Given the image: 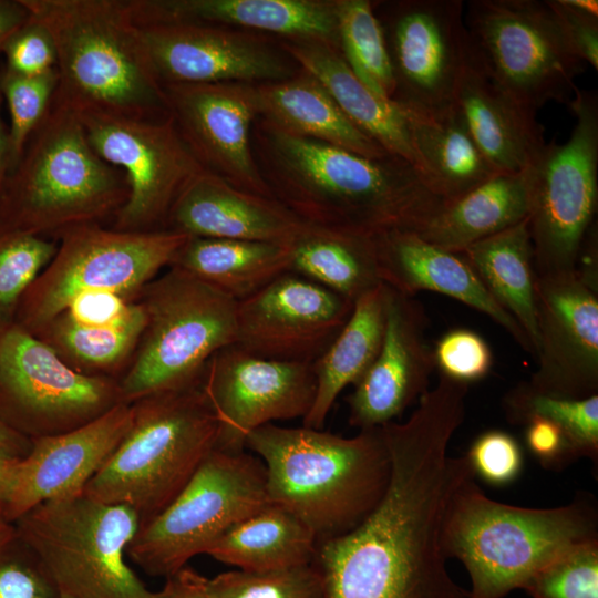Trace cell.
<instances>
[{
  "instance_id": "1",
  "label": "cell",
  "mask_w": 598,
  "mask_h": 598,
  "mask_svg": "<svg viewBox=\"0 0 598 598\" xmlns=\"http://www.w3.org/2000/svg\"><path fill=\"white\" fill-rule=\"evenodd\" d=\"M251 143L274 198L312 226L364 236L415 231L445 204L420 169L394 155L365 157L260 116Z\"/></svg>"
},
{
  "instance_id": "2",
  "label": "cell",
  "mask_w": 598,
  "mask_h": 598,
  "mask_svg": "<svg viewBox=\"0 0 598 598\" xmlns=\"http://www.w3.org/2000/svg\"><path fill=\"white\" fill-rule=\"evenodd\" d=\"M262 461L269 502L301 519L318 544L361 524L382 499L391 458L381 426L352 437L272 423L246 439Z\"/></svg>"
},
{
  "instance_id": "3",
  "label": "cell",
  "mask_w": 598,
  "mask_h": 598,
  "mask_svg": "<svg viewBox=\"0 0 598 598\" xmlns=\"http://www.w3.org/2000/svg\"><path fill=\"white\" fill-rule=\"evenodd\" d=\"M50 32L58 85L52 104L75 114L169 115L130 0H21Z\"/></svg>"
},
{
  "instance_id": "4",
  "label": "cell",
  "mask_w": 598,
  "mask_h": 598,
  "mask_svg": "<svg viewBox=\"0 0 598 598\" xmlns=\"http://www.w3.org/2000/svg\"><path fill=\"white\" fill-rule=\"evenodd\" d=\"M475 478L470 476L454 492L442 527L446 558L458 559L468 573L470 598H504L560 555L598 540L592 502L512 506L487 497Z\"/></svg>"
},
{
  "instance_id": "5",
  "label": "cell",
  "mask_w": 598,
  "mask_h": 598,
  "mask_svg": "<svg viewBox=\"0 0 598 598\" xmlns=\"http://www.w3.org/2000/svg\"><path fill=\"white\" fill-rule=\"evenodd\" d=\"M127 195L124 174L93 151L79 116L52 104L0 186V223L58 238L113 218Z\"/></svg>"
},
{
  "instance_id": "6",
  "label": "cell",
  "mask_w": 598,
  "mask_h": 598,
  "mask_svg": "<svg viewBox=\"0 0 598 598\" xmlns=\"http://www.w3.org/2000/svg\"><path fill=\"white\" fill-rule=\"evenodd\" d=\"M131 405L127 432L83 493L132 507L143 524L175 498L216 448L218 422L200 384Z\"/></svg>"
},
{
  "instance_id": "7",
  "label": "cell",
  "mask_w": 598,
  "mask_h": 598,
  "mask_svg": "<svg viewBox=\"0 0 598 598\" xmlns=\"http://www.w3.org/2000/svg\"><path fill=\"white\" fill-rule=\"evenodd\" d=\"M137 299L146 322L118 380L124 403L199 385L209 359L236 342L238 302L182 269L168 267Z\"/></svg>"
},
{
  "instance_id": "8",
  "label": "cell",
  "mask_w": 598,
  "mask_h": 598,
  "mask_svg": "<svg viewBox=\"0 0 598 598\" xmlns=\"http://www.w3.org/2000/svg\"><path fill=\"white\" fill-rule=\"evenodd\" d=\"M61 595L71 598H156L125 560L141 526L130 506L84 493L44 502L14 523Z\"/></svg>"
},
{
  "instance_id": "9",
  "label": "cell",
  "mask_w": 598,
  "mask_h": 598,
  "mask_svg": "<svg viewBox=\"0 0 598 598\" xmlns=\"http://www.w3.org/2000/svg\"><path fill=\"white\" fill-rule=\"evenodd\" d=\"M269 503L258 456L214 448L175 498L141 524L126 555L148 575L167 578Z\"/></svg>"
},
{
  "instance_id": "10",
  "label": "cell",
  "mask_w": 598,
  "mask_h": 598,
  "mask_svg": "<svg viewBox=\"0 0 598 598\" xmlns=\"http://www.w3.org/2000/svg\"><path fill=\"white\" fill-rule=\"evenodd\" d=\"M464 22L473 53L493 83L524 110L569 104L586 64L547 0H470Z\"/></svg>"
},
{
  "instance_id": "11",
  "label": "cell",
  "mask_w": 598,
  "mask_h": 598,
  "mask_svg": "<svg viewBox=\"0 0 598 598\" xmlns=\"http://www.w3.org/2000/svg\"><path fill=\"white\" fill-rule=\"evenodd\" d=\"M188 238L173 230L123 231L81 225L56 238V251L22 296L16 323L35 334L76 296L113 291L137 298L168 268Z\"/></svg>"
},
{
  "instance_id": "12",
  "label": "cell",
  "mask_w": 598,
  "mask_h": 598,
  "mask_svg": "<svg viewBox=\"0 0 598 598\" xmlns=\"http://www.w3.org/2000/svg\"><path fill=\"white\" fill-rule=\"evenodd\" d=\"M565 143H547L535 166L528 215L537 275L574 270L598 204V97L576 89Z\"/></svg>"
},
{
  "instance_id": "13",
  "label": "cell",
  "mask_w": 598,
  "mask_h": 598,
  "mask_svg": "<svg viewBox=\"0 0 598 598\" xmlns=\"http://www.w3.org/2000/svg\"><path fill=\"white\" fill-rule=\"evenodd\" d=\"M120 403L118 380L75 371L16 322L0 331V419L19 433H64Z\"/></svg>"
},
{
  "instance_id": "14",
  "label": "cell",
  "mask_w": 598,
  "mask_h": 598,
  "mask_svg": "<svg viewBox=\"0 0 598 598\" xmlns=\"http://www.w3.org/2000/svg\"><path fill=\"white\" fill-rule=\"evenodd\" d=\"M93 151L125 176L128 195L113 217L123 231L164 230L173 204L206 171L171 115L137 118L84 112L76 114Z\"/></svg>"
},
{
  "instance_id": "15",
  "label": "cell",
  "mask_w": 598,
  "mask_h": 598,
  "mask_svg": "<svg viewBox=\"0 0 598 598\" xmlns=\"http://www.w3.org/2000/svg\"><path fill=\"white\" fill-rule=\"evenodd\" d=\"M382 6L385 10L375 14L392 65V101L423 117L447 113L455 106L471 52L464 2L404 0Z\"/></svg>"
},
{
  "instance_id": "16",
  "label": "cell",
  "mask_w": 598,
  "mask_h": 598,
  "mask_svg": "<svg viewBox=\"0 0 598 598\" xmlns=\"http://www.w3.org/2000/svg\"><path fill=\"white\" fill-rule=\"evenodd\" d=\"M135 22L163 85L260 84L289 79L300 70L279 42L262 33L195 21Z\"/></svg>"
},
{
  "instance_id": "17",
  "label": "cell",
  "mask_w": 598,
  "mask_h": 598,
  "mask_svg": "<svg viewBox=\"0 0 598 598\" xmlns=\"http://www.w3.org/2000/svg\"><path fill=\"white\" fill-rule=\"evenodd\" d=\"M200 388L217 419L216 448L245 451L247 436L279 420L303 419L315 401L312 363L271 360L230 344L207 362Z\"/></svg>"
},
{
  "instance_id": "18",
  "label": "cell",
  "mask_w": 598,
  "mask_h": 598,
  "mask_svg": "<svg viewBox=\"0 0 598 598\" xmlns=\"http://www.w3.org/2000/svg\"><path fill=\"white\" fill-rule=\"evenodd\" d=\"M537 369L526 385L538 393L598 394L597 279L579 269L535 277Z\"/></svg>"
},
{
  "instance_id": "19",
  "label": "cell",
  "mask_w": 598,
  "mask_h": 598,
  "mask_svg": "<svg viewBox=\"0 0 598 598\" xmlns=\"http://www.w3.org/2000/svg\"><path fill=\"white\" fill-rule=\"evenodd\" d=\"M354 302L285 272L237 303L235 344L271 360L313 363L349 319Z\"/></svg>"
},
{
  "instance_id": "20",
  "label": "cell",
  "mask_w": 598,
  "mask_h": 598,
  "mask_svg": "<svg viewBox=\"0 0 598 598\" xmlns=\"http://www.w3.org/2000/svg\"><path fill=\"white\" fill-rule=\"evenodd\" d=\"M163 87L169 115L202 166L241 190L274 198L252 151L251 128L258 116L255 84Z\"/></svg>"
},
{
  "instance_id": "21",
  "label": "cell",
  "mask_w": 598,
  "mask_h": 598,
  "mask_svg": "<svg viewBox=\"0 0 598 598\" xmlns=\"http://www.w3.org/2000/svg\"><path fill=\"white\" fill-rule=\"evenodd\" d=\"M426 326L423 306L388 286L381 349L347 399L351 426L365 430L394 422L429 390L435 363Z\"/></svg>"
},
{
  "instance_id": "22",
  "label": "cell",
  "mask_w": 598,
  "mask_h": 598,
  "mask_svg": "<svg viewBox=\"0 0 598 598\" xmlns=\"http://www.w3.org/2000/svg\"><path fill=\"white\" fill-rule=\"evenodd\" d=\"M132 405L120 403L71 431L31 439L14 473L4 519L13 524L33 507L82 494L127 432Z\"/></svg>"
},
{
  "instance_id": "23",
  "label": "cell",
  "mask_w": 598,
  "mask_h": 598,
  "mask_svg": "<svg viewBox=\"0 0 598 598\" xmlns=\"http://www.w3.org/2000/svg\"><path fill=\"white\" fill-rule=\"evenodd\" d=\"M379 276L390 288L414 297L434 291L488 316L527 352L533 349L517 321L489 295L458 254L427 243L413 230L389 229L373 236Z\"/></svg>"
},
{
  "instance_id": "24",
  "label": "cell",
  "mask_w": 598,
  "mask_h": 598,
  "mask_svg": "<svg viewBox=\"0 0 598 598\" xmlns=\"http://www.w3.org/2000/svg\"><path fill=\"white\" fill-rule=\"evenodd\" d=\"M303 226L278 200L241 190L204 171L176 198L165 229L193 237L289 245Z\"/></svg>"
},
{
  "instance_id": "25",
  "label": "cell",
  "mask_w": 598,
  "mask_h": 598,
  "mask_svg": "<svg viewBox=\"0 0 598 598\" xmlns=\"http://www.w3.org/2000/svg\"><path fill=\"white\" fill-rule=\"evenodd\" d=\"M137 21L225 25L339 49L337 0H131Z\"/></svg>"
},
{
  "instance_id": "26",
  "label": "cell",
  "mask_w": 598,
  "mask_h": 598,
  "mask_svg": "<svg viewBox=\"0 0 598 598\" xmlns=\"http://www.w3.org/2000/svg\"><path fill=\"white\" fill-rule=\"evenodd\" d=\"M455 106L476 146L498 173L535 165L547 145L533 114L499 90L476 60L472 45Z\"/></svg>"
},
{
  "instance_id": "27",
  "label": "cell",
  "mask_w": 598,
  "mask_h": 598,
  "mask_svg": "<svg viewBox=\"0 0 598 598\" xmlns=\"http://www.w3.org/2000/svg\"><path fill=\"white\" fill-rule=\"evenodd\" d=\"M278 42L300 69L321 83L361 132L389 154L421 171L406 112L392 100L383 99L367 87L351 71L338 48L317 41L280 39Z\"/></svg>"
},
{
  "instance_id": "28",
  "label": "cell",
  "mask_w": 598,
  "mask_h": 598,
  "mask_svg": "<svg viewBox=\"0 0 598 598\" xmlns=\"http://www.w3.org/2000/svg\"><path fill=\"white\" fill-rule=\"evenodd\" d=\"M535 165L518 173H498L461 197L445 203L416 233L445 250L502 233L529 215Z\"/></svg>"
},
{
  "instance_id": "29",
  "label": "cell",
  "mask_w": 598,
  "mask_h": 598,
  "mask_svg": "<svg viewBox=\"0 0 598 598\" xmlns=\"http://www.w3.org/2000/svg\"><path fill=\"white\" fill-rule=\"evenodd\" d=\"M258 116L278 128L371 158L389 154L361 132L311 74L300 69L293 76L255 84Z\"/></svg>"
},
{
  "instance_id": "30",
  "label": "cell",
  "mask_w": 598,
  "mask_h": 598,
  "mask_svg": "<svg viewBox=\"0 0 598 598\" xmlns=\"http://www.w3.org/2000/svg\"><path fill=\"white\" fill-rule=\"evenodd\" d=\"M386 301L384 283L359 297L341 331L312 363L317 389L303 426L323 429L341 391L354 385L375 360L384 337Z\"/></svg>"
},
{
  "instance_id": "31",
  "label": "cell",
  "mask_w": 598,
  "mask_h": 598,
  "mask_svg": "<svg viewBox=\"0 0 598 598\" xmlns=\"http://www.w3.org/2000/svg\"><path fill=\"white\" fill-rule=\"evenodd\" d=\"M288 245L188 236L169 267L241 301L289 271Z\"/></svg>"
},
{
  "instance_id": "32",
  "label": "cell",
  "mask_w": 598,
  "mask_h": 598,
  "mask_svg": "<svg viewBox=\"0 0 598 598\" xmlns=\"http://www.w3.org/2000/svg\"><path fill=\"white\" fill-rule=\"evenodd\" d=\"M474 269L494 300L520 326L536 357L538 327L534 247L528 217L458 252Z\"/></svg>"
},
{
  "instance_id": "33",
  "label": "cell",
  "mask_w": 598,
  "mask_h": 598,
  "mask_svg": "<svg viewBox=\"0 0 598 598\" xmlns=\"http://www.w3.org/2000/svg\"><path fill=\"white\" fill-rule=\"evenodd\" d=\"M318 540L286 508L269 503L216 539L205 554L248 571L276 570L315 560Z\"/></svg>"
},
{
  "instance_id": "34",
  "label": "cell",
  "mask_w": 598,
  "mask_h": 598,
  "mask_svg": "<svg viewBox=\"0 0 598 598\" xmlns=\"http://www.w3.org/2000/svg\"><path fill=\"white\" fill-rule=\"evenodd\" d=\"M289 271L354 302L383 283L379 276L373 236L312 226L288 245Z\"/></svg>"
},
{
  "instance_id": "35",
  "label": "cell",
  "mask_w": 598,
  "mask_h": 598,
  "mask_svg": "<svg viewBox=\"0 0 598 598\" xmlns=\"http://www.w3.org/2000/svg\"><path fill=\"white\" fill-rule=\"evenodd\" d=\"M405 112L421 171L445 203L498 174L476 146L456 106L435 117Z\"/></svg>"
},
{
  "instance_id": "36",
  "label": "cell",
  "mask_w": 598,
  "mask_h": 598,
  "mask_svg": "<svg viewBox=\"0 0 598 598\" xmlns=\"http://www.w3.org/2000/svg\"><path fill=\"white\" fill-rule=\"evenodd\" d=\"M145 322L144 308L132 320L110 327L80 326L59 315L34 336L75 371L120 380L135 353Z\"/></svg>"
},
{
  "instance_id": "37",
  "label": "cell",
  "mask_w": 598,
  "mask_h": 598,
  "mask_svg": "<svg viewBox=\"0 0 598 598\" xmlns=\"http://www.w3.org/2000/svg\"><path fill=\"white\" fill-rule=\"evenodd\" d=\"M339 51L354 75L377 95L392 100L394 78L373 2L337 0Z\"/></svg>"
},
{
  "instance_id": "38",
  "label": "cell",
  "mask_w": 598,
  "mask_h": 598,
  "mask_svg": "<svg viewBox=\"0 0 598 598\" xmlns=\"http://www.w3.org/2000/svg\"><path fill=\"white\" fill-rule=\"evenodd\" d=\"M507 419L522 424L529 416H543L566 433L578 457L598 458V394L584 399L546 395L530 390L525 382L504 398Z\"/></svg>"
},
{
  "instance_id": "39",
  "label": "cell",
  "mask_w": 598,
  "mask_h": 598,
  "mask_svg": "<svg viewBox=\"0 0 598 598\" xmlns=\"http://www.w3.org/2000/svg\"><path fill=\"white\" fill-rule=\"evenodd\" d=\"M56 248L54 239L0 223V331L14 323L22 296L51 261Z\"/></svg>"
},
{
  "instance_id": "40",
  "label": "cell",
  "mask_w": 598,
  "mask_h": 598,
  "mask_svg": "<svg viewBox=\"0 0 598 598\" xmlns=\"http://www.w3.org/2000/svg\"><path fill=\"white\" fill-rule=\"evenodd\" d=\"M208 598H326L322 574L313 561L293 567L230 570L204 580Z\"/></svg>"
},
{
  "instance_id": "41",
  "label": "cell",
  "mask_w": 598,
  "mask_h": 598,
  "mask_svg": "<svg viewBox=\"0 0 598 598\" xmlns=\"http://www.w3.org/2000/svg\"><path fill=\"white\" fill-rule=\"evenodd\" d=\"M56 85V69L37 76L19 75L4 69L0 71V89L10 116V169L18 162L31 135L49 113Z\"/></svg>"
},
{
  "instance_id": "42",
  "label": "cell",
  "mask_w": 598,
  "mask_h": 598,
  "mask_svg": "<svg viewBox=\"0 0 598 598\" xmlns=\"http://www.w3.org/2000/svg\"><path fill=\"white\" fill-rule=\"evenodd\" d=\"M523 589L532 598H598V540L560 555Z\"/></svg>"
},
{
  "instance_id": "43",
  "label": "cell",
  "mask_w": 598,
  "mask_h": 598,
  "mask_svg": "<svg viewBox=\"0 0 598 598\" xmlns=\"http://www.w3.org/2000/svg\"><path fill=\"white\" fill-rule=\"evenodd\" d=\"M0 598H61L44 565L16 528L0 544Z\"/></svg>"
},
{
  "instance_id": "44",
  "label": "cell",
  "mask_w": 598,
  "mask_h": 598,
  "mask_svg": "<svg viewBox=\"0 0 598 598\" xmlns=\"http://www.w3.org/2000/svg\"><path fill=\"white\" fill-rule=\"evenodd\" d=\"M440 374L470 384L485 378L493 363L488 343L468 329H453L443 334L433 349Z\"/></svg>"
},
{
  "instance_id": "45",
  "label": "cell",
  "mask_w": 598,
  "mask_h": 598,
  "mask_svg": "<svg viewBox=\"0 0 598 598\" xmlns=\"http://www.w3.org/2000/svg\"><path fill=\"white\" fill-rule=\"evenodd\" d=\"M475 474L493 486L513 483L523 470V451L517 440L502 430L480 434L466 455Z\"/></svg>"
},
{
  "instance_id": "46",
  "label": "cell",
  "mask_w": 598,
  "mask_h": 598,
  "mask_svg": "<svg viewBox=\"0 0 598 598\" xmlns=\"http://www.w3.org/2000/svg\"><path fill=\"white\" fill-rule=\"evenodd\" d=\"M30 14V13H29ZM4 70L37 76L56 69V50L50 32L38 21L29 20L4 43Z\"/></svg>"
},
{
  "instance_id": "47",
  "label": "cell",
  "mask_w": 598,
  "mask_h": 598,
  "mask_svg": "<svg viewBox=\"0 0 598 598\" xmlns=\"http://www.w3.org/2000/svg\"><path fill=\"white\" fill-rule=\"evenodd\" d=\"M142 312L137 298L113 291H90L73 298L59 315L80 326L110 327L127 322Z\"/></svg>"
},
{
  "instance_id": "48",
  "label": "cell",
  "mask_w": 598,
  "mask_h": 598,
  "mask_svg": "<svg viewBox=\"0 0 598 598\" xmlns=\"http://www.w3.org/2000/svg\"><path fill=\"white\" fill-rule=\"evenodd\" d=\"M525 425V443L529 452L547 470H561L578 460L564 430L543 416H529Z\"/></svg>"
},
{
  "instance_id": "49",
  "label": "cell",
  "mask_w": 598,
  "mask_h": 598,
  "mask_svg": "<svg viewBox=\"0 0 598 598\" xmlns=\"http://www.w3.org/2000/svg\"><path fill=\"white\" fill-rule=\"evenodd\" d=\"M578 58L598 69V16L575 8L568 0H547Z\"/></svg>"
},
{
  "instance_id": "50",
  "label": "cell",
  "mask_w": 598,
  "mask_h": 598,
  "mask_svg": "<svg viewBox=\"0 0 598 598\" xmlns=\"http://www.w3.org/2000/svg\"><path fill=\"white\" fill-rule=\"evenodd\" d=\"M165 585L156 591V598H208L205 592V577L185 566L165 578Z\"/></svg>"
},
{
  "instance_id": "51",
  "label": "cell",
  "mask_w": 598,
  "mask_h": 598,
  "mask_svg": "<svg viewBox=\"0 0 598 598\" xmlns=\"http://www.w3.org/2000/svg\"><path fill=\"white\" fill-rule=\"evenodd\" d=\"M21 0H0V53L7 40L29 20Z\"/></svg>"
},
{
  "instance_id": "52",
  "label": "cell",
  "mask_w": 598,
  "mask_h": 598,
  "mask_svg": "<svg viewBox=\"0 0 598 598\" xmlns=\"http://www.w3.org/2000/svg\"><path fill=\"white\" fill-rule=\"evenodd\" d=\"M22 456L0 445V517L3 519L17 465Z\"/></svg>"
},
{
  "instance_id": "53",
  "label": "cell",
  "mask_w": 598,
  "mask_h": 598,
  "mask_svg": "<svg viewBox=\"0 0 598 598\" xmlns=\"http://www.w3.org/2000/svg\"><path fill=\"white\" fill-rule=\"evenodd\" d=\"M0 445L20 455H25L31 446V439L19 433L0 419Z\"/></svg>"
},
{
  "instance_id": "54",
  "label": "cell",
  "mask_w": 598,
  "mask_h": 598,
  "mask_svg": "<svg viewBox=\"0 0 598 598\" xmlns=\"http://www.w3.org/2000/svg\"><path fill=\"white\" fill-rule=\"evenodd\" d=\"M3 102V95L0 89V186L3 183L11 166L9 126L4 124L1 115Z\"/></svg>"
},
{
  "instance_id": "55",
  "label": "cell",
  "mask_w": 598,
  "mask_h": 598,
  "mask_svg": "<svg viewBox=\"0 0 598 598\" xmlns=\"http://www.w3.org/2000/svg\"><path fill=\"white\" fill-rule=\"evenodd\" d=\"M575 8L598 16V1L596 0H568Z\"/></svg>"
},
{
  "instance_id": "56",
  "label": "cell",
  "mask_w": 598,
  "mask_h": 598,
  "mask_svg": "<svg viewBox=\"0 0 598 598\" xmlns=\"http://www.w3.org/2000/svg\"><path fill=\"white\" fill-rule=\"evenodd\" d=\"M14 533V525L0 517V544Z\"/></svg>"
},
{
  "instance_id": "57",
  "label": "cell",
  "mask_w": 598,
  "mask_h": 598,
  "mask_svg": "<svg viewBox=\"0 0 598 598\" xmlns=\"http://www.w3.org/2000/svg\"><path fill=\"white\" fill-rule=\"evenodd\" d=\"M61 598H71V597L65 596V595H61Z\"/></svg>"
}]
</instances>
